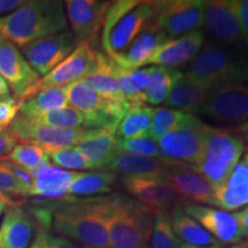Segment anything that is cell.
Instances as JSON below:
<instances>
[{
	"instance_id": "6da1fadb",
	"label": "cell",
	"mask_w": 248,
	"mask_h": 248,
	"mask_svg": "<svg viewBox=\"0 0 248 248\" xmlns=\"http://www.w3.org/2000/svg\"><path fill=\"white\" fill-rule=\"evenodd\" d=\"M115 195L67 198L47 204L51 210L52 233L88 248H109L108 226Z\"/></svg>"
},
{
	"instance_id": "7a4b0ae2",
	"label": "cell",
	"mask_w": 248,
	"mask_h": 248,
	"mask_svg": "<svg viewBox=\"0 0 248 248\" xmlns=\"http://www.w3.org/2000/svg\"><path fill=\"white\" fill-rule=\"evenodd\" d=\"M68 30L63 1L28 0L0 17V39L18 47Z\"/></svg>"
},
{
	"instance_id": "3957f363",
	"label": "cell",
	"mask_w": 248,
	"mask_h": 248,
	"mask_svg": "<svg viewBox=\"0 0 248 248\" xmlns=\"http://www.w3.org/2000/svg\"><path fill=\"white\" fill-rule=\"evenodd\" d=\"M209 88L231 83H248V58L228 45L207 43L186 73Z\"/></svg>"
},
{
	"instance_id": "277c9868",
	"label": "cell",
	"mask_w": 248,
	"mask_h": 248,
	"mask_svg": "<svg viewBox=\"0 0 248 248\" xmlns=\"http://www.w3.org/2000/svg\"><path fill=\"white\" fill-rule=\"evenodd\" d=\"M243 154L244 142L237 133L225 128L206 125L202 152L193 169L216 188L225 182Z\"/></svg>"
},
{
	"instance_id": "5b68a950",
	"label": "cell",
	"mask_w": 248,
	"mask_h": 248,
	"mask_svg": "<svg viewBox=\"0 0 248 248\" xmlns=\"http://www.w3.org/2000/svg\"><path fill=\"white\" fill-rule=\"evenodd\" d=\"M154 214L133 198L115 195L108 226L109 248H148Z\"/></svg>"
},
{
	"instance_id": "8992f818",
	"label": "cell",
	"mask_w": 248,
	"mask_h": 248,
	"mask_svg": "<svg viewBox=\"0 0 248 248\" xmlns=\"http://www.w3.org/2000/svg\"><path fill=\"white\" fill-rule=\"evenodd\" d=\"M68 105L84 116V129H111L117 126L128 111V102H116L101 98L85 80H77L67 85Z\"/></svg>"
},
{
	"instance_id": "52a82bcc",
	"label": "cell",
	"mask_w": 248,
	"mask_h": 248,
	"mask_svg": "<svg viewBox=\"0 0 248 248\" xmlns=\"http://www.w3.org/2000/svg\"><path fill=\"white\" fill-rule=\"evenodd\" d=\"M199 114L219 124L240 125L246 122L248 83H231L214 88Z\"/></svg>"
},
{
	"instance_id": "ba28073f",
	"label": "cell",
	"mask_w": 248,
	"mask_h": 248,
	"mask_svg": "<svg viewBox=\"0 0 248 248\" xmlns=\"http://www.w3.org/2000/svg\"><path fill=\"white\" fill-rule=\"evenodd\" d=\"M17 140L42 147L46 153L75 147L86 137L88 129H62L44 125L18 114L8 128Z\"/></svg>"
},
{
	"instance_id": "9c48e42d",
	"label": "cell",
	"mask_w": 248,
	"mask_h": 248,
	"mask_svg": "<svg viewBox=\"0 0 248 248\" xmlns=\"http://www.w3.org/2000/svg\"><path fill=\"white\" fill-rule=\"evenodd\" d=\"M97 53L94 48L86 43H78L73 53L61 62L51 73L40 78L18 102L26 101L35 97L37 93L51 88H66L67 85L83 80L93 70L97 62Z\"/></svg>"
},
{
	"instance_id": "30bf717a",
	"label": "cell",
	"mask_w": 248,
	"mask_h": 248,
	"mask_svg": "<svg viewBox=\"0 0 248 248\" xmlns=\"http://www.w3.org/2000/svg\"><path fill=\"white\" fill-rule=\"evenodd\" d=\"M155 7L154 24L169 38L183 36L199 30L203 24V0H163L153 1Z\"/></svg>"
},
{
	"instance_id": "8fae6325",
	"label": "cell",
	"mask_w": 248,
	"mask_h": 248,
	"mask_svg": "<svg viewBox=\"0 0 248 248\" xmlns=\"http://www.w3.org/2000/svg\"><path fill=\"white\" fill-rule=\"evenodd\" d=\"M202 121L185 128L176 130L157 140L162 162L167 166H183L193 168L202 152L203 130Z\"/></svg>"
},
{
	"instance_id": "7c38bea8",
	"label": "cell",
	"mask_w": 248,
	"mask_h": 248,
	"mask_svg": "<svg viewBox=\"0 0 248 248\" xmlns=\"http://www.w3.org/2000/svg\"><path fill=\"white\" fill-rule=\"evenodd\" d=\"M67 21L78 43L93 48L101 35L105 15L111 1L102 0H68L64 1Z\"/></svg>"
},
{
	"instance_id": "4fadbf2b",
	"label": "cell",
	"mask_w": 248,
	"mask_h": 248,
	"mask_svg": "<svg viewBox=\"0 0 248 248\" xmlns=\"http://www.w3.org/2000/svg\"><path fill=\"white\" fill-rule=\"evenodd\" d=\"M78 45L69 30L46 37L22 47V54L39 76H46L66 60Z\"/></svg>"
},
{
	"instance_id": "5bb4252c",
	"label": "cell",
	"mask_w": 248,
	"mask_h": 248,
	"mask_svg": "<svg viewBox=\"0 0 248 248\" xmlns=\"http://www.w3.org/2000/svg\"><path fill=\"white\" fill-rule=\"evenodd\" d=\"M153 1H140L131 11L124 14L111 28L109 33L101 39L104 53L113 58L121 53L142 30L154 22Z\"/></svg>"
},
{
	"instance_id": "9a60e30c",
	"label": "cell",
	"mask_w": 248,
	"mask_h": 248,
	"mask_svg": "<svg viewBox=\"0 0 248 248\" xmlns=\"http://www.w3.org/2000/svg\"><path fill=\"white\" fill-rule=\"evenodd\" d=\"M202 26L218 44L233 46L245 39L238 20L235 0L206 1Z\"/></svg>"
},
{
	"instance_id": "2e32d148",
	"label": "cell",
	"mask_w": 248,
	"mask_h": 248,
	"mask_svg": "<svg viewBox=\"0 0 248 248\" xmlns=\"http://www.w3.org/2000/svg\"><path fill=\"white\" fill-rule=\"evenodd\" d=\"M0 76L18 100L40 79L17 46L0 39Z\"/></svg>"
},
{
	"instance_id": "e0dca14e",
	"label": "cell",
	"mask_w": 248,
	"mask_h": 248,
	"mask_svg": "<svg viewBox=\"0 0 248 248\" xmlns=\"http://www.w3.org/2000/svg\"><path fill=\"white\" fill-rule=\"evenodd\" d=\"M181 207L185 214L199 223L219 244L235 245L243 239L234 214L198 203H183Z\"/></svg>"
},
{
	"instance_id": "ac0fdd59",
	"label": "cell",
	"mask_w": 248,
	"mask_h": 248,
	"mask_svg": "<svg viewBox=\"0 0 248 248\" xmlns=\"http://www.w3.org/2000/svg\"><path fill=\"white\" fill-rule=\"evenodd\" d=\"M120 179L133 199L147 207L153 214L168 210L178 200L164 177H120Z\"/></svg>"
},
{
	"instance_id": "d6986e66",
	"label": "cell",
	"mask_w": 248,
	"mask_h": 248,
	"mask_svg": "<svg viewBox=\"0 0 248 248\" xmlns=\"http://www.w3.org/2000/svg\"><path fill=\"white\" fill-rule=\"evenodd\" d=\"M164 179L171 186L177 199L184 201V203L212 206L214 188L193 168L168 166Z\"/></svg>"
},
{
	"instance_id": "ffe728a7",
	"label": "cell",
	"mask_w": 248,
	"mask_h": 248,
	"mask_svg": "<svg viewBox=\"0 0 248 248\" xmlns=\"http://www.w3.org/2000/svg\"><path fill=\"white\" fill-rule=\"evenodd\" d=\"M204 44V33L195 30L185 35L169 38L160 46L151 59L150 64L161 67L176 68L192 62L200 53Z\"/></svg>"
},
{
	"instance_id": "44dd1931",
	"label": "cell",
	"mask_w": 248,
	"mask_h": 248,
	"mask_svg": "<svg viewBox=\"0 0 248 248\" xmlns=\"http://www.w3.org/2000/svg\"><path fill=\"white\" fill-rule=\"evenodd\" d=\"M169 37L156 24L152 23L119 54L114 55L113 60L117 66L125 69H139L150 64L151 59L156 53L161 45Z\"/></svg>"
},
{
	"instance_id": "7402d4cb",
	"label": "cell",
	"mask_w": 248,
	"mask_h": 248,
	"mask_svg": "<svg viewBox=\"0 0 248 248\" xmlns=\"http://www.w3.org/2000/svg\"><path fill=\"white\" fill-rule=\"evenodd\" d=\"M79 171H71L48 163L33 173L30 197L46 200H63L69 198L71 183Z\"/></svg>"
},
{
	"instance_id": "603a6c76",
	"label": "cell",
	"mask_w": 248,
	"mask_h": 248,
	"mask_svg": "<svg viewBox=\"0 0 248 248\" xmlns=\"http://www.w3.org/2000/svg\"><path fill=\"white\" fill-rule=\"evenodd\" d=\"M75 147L95 170H107L111 161L120 153L116 131L106 128L89 130L86 137Z\"/></svg>"
},
{
	"instance_id": "cb8c5ba5",
	"label": "cell",
	"mask_w": 248,
	"mask_h": 248,
	"mask_svg": "<svg viewBox=\"0 0 248 248\" xmlns=\"http://www.w3.org/2000/svg\"><path fill=\"white\" fill-rule=\"evenodd\" d=\"M212 206L224 212L248 206V167L239 161L221 186L214 188Z\"/></svg>"
},
{
	"instance_id": "d4e9b609",
	"label": "cell",
	"mask_w": 248,
	"mask_h": 248,
	"mask_svg": "<svg viewBox=\"0 0 248 248\" xmlns=\"http://www.w3.org/2000/svg\"><path fill=\"white\" fill-rule=\"evenodd\" d=\"M35 223L21 206H8L0 224V248H28Z\"/></svg>"
},
{
	"instance_id": "484cf974",
	"label": "cell",
	"mask_w": 248,
	"mask_h": 248,
	"mask_svg": "<svg viewBox=\"0 0 248 248\" xmlns=\"http://www.w3.org/2000/svg\"><path fill=\"white\" fill-rule=\"evenodd\" d=\"M212 90L209 86L192 79L184 73L170 91L164 101V106L195 115L200 113Z\"/></svg>"
},
{
	"instance_id": "4316f807",
	"label": "cell",
	"mask_w": 248,
	"mask_h": 248,
	"mask_svg": "<svg viewBox=\"0 0 248 248\" xmlns=\"http://www.w3.org/2000/svg\"><path fill=\"white\" fill-rule=\"evenodd\" d=\"M33 173L8 162H0V199L8 206H20V200L30 198Z\"/></svg>"
},
{
	"instance_id": "83f0119b",
	"label": "cell",
	"mask_w": 248,
	"mask_h": 248,
	"mask_svg": "<svg viewBox=\"0 0 248 248\" xmlns=\"http://www.w3.org/2000/svg\"><path fill=\"white\" fill-rule=\"evenodd\" d=\"M83 80H85L101 98L106 99V100L128 102L123 97L119 83H117L115 62L102 52H98L94 68Z\"/></svg>"
},
{
	"instance_id": "f1b7e54d",
	"label": "cell",
	"mask_w": 248,
	"mask_h": 248,
	"mask_svg": "<svg viewBox=\"0 0 248 248\" xmlns=\"http://www.w3.org/2000/svg\"><path fill=\"white\" fill-rule=\"evenodd\" d=\"M167 169L168 166L159 160L130 153H119L107 168L121 177L141 178L164 177Z\"/></svg>"
},
{
	"instance_id": "f546056e",
	"label": "cell",
	"mask_w": 248,
	"mask_h": 248,
	"mask_svg": "<svg viewBox=\"0 0 248 248\" xmlns=\"http://www.w3.org/2000/svg\"><path fill=\"white\" fill-rule=\"evenodd\" d=\"M171 225L176 235L185 245L195 247H213L219 245L197 221L184 213L181 206H176L170 214Z\"/></svg>"
},
{
	"instance_id": "4dcf8cb0",
	"label": "cell",
	"mask_w": 248,
	"mask_h": 248,
	"mask_svg": "<svg viewBox=\"0 0 248 248\" xmlns=\"http://www.w3.org/2000/svg\"><path fill=\"white\" fill-rule=\"evenodd\" d=\"M153 108L148 105H132L116 130V139L123 142L148 136L151 130Z\"/></svg>"
},
{
	"instance_id": "1f68e13d",
	"label": "cell",
	"mask_w": 248,
	"mask_h": 248,
	"mask_svg": "<svg viewBox=\"0 0 248 248\" xmlns=\"http://www.w3.org/2000/svg\"><path fill=\"white\" fill-rule=\"evenodd\" d=\"M115 62V61H114ZM152 67L139 69H125L115 63V75L123 97L132 105H146L144 92L146 90L148 78L152 73Z\"/></svg>"
},
{
	"instance_id": "d6a6232c",
	"label": "cell",
	"mask_w": 248,
	"mask_h": 248,
	"mask_svg": "<svg viewBox=\"0 0 248 248\" xmlns=\"http://www.w3.org/2000/svg\"><path fill=\"white\" fill-rule=\"evenodd\" d=\"M183 75L184 73L176 68L153 66L146 90L144 92L146 105L156 106L166 101L171 89Z\"/></svg>"
},
{
	"instance_id": "836d02e7",
	"label": "cell",
	"mask_w": 248,
	"mask_h": 248,
	"mask_svg": "<svg viewBox=\"0 0 248 248\" xmlns=\"http://www.w3.org/2000/svg\"><path fill=\"white\" fill-rule=\"evenodd\" d=\"M67 105L68 100L64 88H51L43 90L35 97L20 102V114L27 119L35 120Z\"/></svg>"
},
{
	"instance_id": "e575fe53",
	"label": "cell",
	"mask_w": 248,
	"mask_h": 248,
	"mask_svg": "<svg viewBox=\"0 0 248 248\" xmlns=\"http://www.w3.org/2000/svg\"><path fill=\"white\" fill-rule=\"evenodd\" d=\"M119 176L108 170L98 171H79L71 183L69 195L75 197H91L97 194H106L113 190L114 183Z\"/></svg>"
},
{
	"instance_id": "d590c367",
	"label": "cell",
	"mask_w": 248,
	"mask_h": 248,
	"mask_svg": "<svg viewBox=\"0 0 248 248\" xmlns=\"http://www.w3.org/2000/svg\"><path fill=\"white\" fill-rule=\"evenodd\" d=\"M199 121L200 120L195 115L184 113V111L167 107L153 108V116H152L151 130L148 136L157 141L167 133L192 125Z\"/></svg>"
},
{
	"instance_id": "8d00e7d4",
	"label": "cell",
	"mask_w": 248,
	"mask_h": 248,
	"mask_svg": "<svg viewBox=\"0 0 248 248\" xmlns=\"http://www.w3.org/2000/svg\"><path fill=\"white\" fill-rule=\"evenodd\" d=\"M2 160L8 161L30 173H35L39 168L51 163L48 154L42 147L27 142L16 145Z\"/></svg>"
},
{
	"instance_id": "74e56055",
	"label": "cell",
	"mask_w": 248,
	"mask_h": 248,
	"mask_svg": "<svg viewBox=\"0 0 248 248\" xmlns=\"http://www.w3.org/2000/svg\"><path fill=\"white\" fill-rule=\"evenodd\" d=\"M150 245L151 248H179L181 246V240L172 229L168 210L154 214Z\"/></svg>"
},
{
	"instance_id": "f35d334b",
	"label": "cell",
	"mask_w": 248,
	"mask_h": 248,
	"mask_svg": "<svg viewBox=\"0 0 248 248\" xmlns=\"http://www.w3.org/2000/svg\"><path fill=\"white\" fill-rule=\"evenodd\" d=\"M32 121L44 124V125L54 126V128L84 129V116L70 105H67V106L60 108V109L49 111L45 115Z\"/></svg>"
},
{
	"instance_id": "ab89813d",
	"label": "cell",
	"mask_w": 248,
	"mask_h": 248,
	"mask_svg": "<svg viewBox=\"0 0 248 248\" xmlns=\"http://www.w3.org/2000/svg\"><path fill=\"white\" fill-rule=\"evenodd\" d=\"M51 162L60 168L76 171V170L93 169L89 160L76 147H67L48 152Z\"/></svg>"
},
{
	"instance_id": "60d3db41",
	"label": "cell",
	"mask_w": 248,
	"mask_h": 248,
	"mask_svg": "<svg viewBox=\"0 0 248 248\" xmlns=\"http://www.w3.org/2000/svg\"><path fill=\"white\" fill-rule=\"evenodd\" d=\"M119 150L120 153L140 155V156L159 160L162 162V154H161L159 144L150 136L119 142Z\"/></svg>"
},
{
	"instance_id": "b9f144b4",
	"label": "cell",
	"mask_w": 248,
	"mask_h": 248,
	"mask_svg": "<svg viewBox=\"0 0 248 248\" xmlns=\"http://www.w3.org/2000/svg\"><path fill=\"white\" fill-rule=\"evenodd\" d=\"M20 114V102L9 97L0 100V130H7Z\"/></svg>"
},
{
	"instance_id": "7bdbcfd3",
	"label": "cell",
	"mask_w": 248,
	"mask_h": 248,
	"mask_svg": "<svg viewBox=\"0 0 248 248\" xmlns=\"http://www.w3.org/2000/svg\"><path fill=\"white\" fill-rule=\"evenodd\" d=\"M37 234L42 239L44 248H88L75 243V241L60 237V235L53 234L46 230H42V229H39L37 231Z\"/></svg>"
},
{
	"instance_id": "ee69618b",
	"label": "cell",
	"mask_w": 248,
	"mask_h": 248,
	"mask_svg": "<svg viewBox=\"0 0 248 248\" xmlns=\"http://www.w3.org/2000/svg\"><path fill=\"white\" fill-rule=\"evenodd\" d=\"M17 139L9 130H0V159H5L17 145Z\"/></svg>"
},
{
	"instance_id": "f6af8a7d",
	"label": "cell",
	"mask_w": 248,
	"mask_h": 248,
	"mask_svg": "<svg viewBox=\"0 0 248 248\" xmlns=\"http://www.w3.org/2000/svg\"><path fill=\"white\" fill-rule=\"evenodd\" d=\"M238 20L241 33L245 39H248V0H235Z\"/></svg>"
},
{
	"instance_id": "bcb514c9",
	"label": "cell",
	"mask_w": 248,
	"mask_h": 248,
	"mask_svg": "<svg viewBox=\"0 0 248 248\" xmlns=\"http://www.w3.org/2000/svg\"><path fill=\"white\" fill-rule=\"evenodd\" d=\"M235 218H237L238 223H239L241 233L243 237L248 238V206L245 207L243 210L234 214Z\"/></svg>"
},
{
	"instance_id": "7dc6e473",
	"label": "cell",
	"mask_w": 248,
	"mask_h": 248,
	"mask_svg": "<svg viewBox=\"0 0 248 248\" xmlns=\"http://www.w3.org/2000/svg\"><path fill=\"white\" fill-rule=\"evenodd\" d=\"M22 4V0H0V17L11 13L12 11L20 7Z\"/></svg>"
},
{
	"instance_id": "c3c4849f",
	"label": "cell",
	"mask_w": 248,
	"mask_h": 248,
	"mask_svg": "<svg viewBox=\"0 0 248 248\" xmlns=\"http://www.w3.org/2000/svg\"><path fill=\"white\" fill-rule=\"evenodd\" d=\"M235 132H237V135L239 136L243 142H245L248 146V120L243 124H240V125L235 129Z\"/></svg>"
},
{
	"instance_id": "681fc988",
	"label": "cell",
	"mask_w": 248,
	"mask_h": 248,
	"mask_svg": "<svg viewBox=\"0 0 248 248\" xmlns=\"http://www.w3.org/2000/svg\"><path fill=\"white\" fill-rule=\"evenodd\" d=\"M9 97H11V93H9V88L7 83H6L5 79L0 76V100L7 99Z\"/></svg>"
},
{
	"instance_id": "f907efd6",
	"label": "cell",
	"mask_w": 248,
	"mask_h": 248,
	"mask_svg": "<svg viewBox=\"0 0 248 248\" xmlns=\"http://www.w3.org/2000/svg\"><path fill=\"white\" fill-rule=\"evenodd\" d=\"M28 248H44V246H43V243H42V239H40V237L38 234L36 233L35 240L32 241V244H31Z\"/></svg>"
},
{
	"instance_id": "816d5d0a",
	"label": "cell",
	"mask_w": 248,
	"mask_h": 248,
	"mask_svg": "<svg viewBox=\"0 0 248 248\" xmlns=\"http://www.w3.org/2000/svg\"><path fill=\"white\" fill-rule=\"evenodd\" d=\"M6 207H7V204H6L5 201L2 199H0V216H1V214L4 213Z\"/></svg>"
},
{
	"instance_id": "f5cc1de1",
	"label": "cell",
	"mask_w": 248,
	"mask_h": 248,
	"mask_svg": "<svg viewBox=\"0 0 248 248\" xmlns=\"http://www.w3.org/2000/svg\"><path fill=\"white\" fill-rule=\"evenodd\" d=\"M213 247H195V246H190V245H185V244L179 246V248H213Z\"/></svg>"
},
{
	"instance_id": "db71d44e",
	"label": "cell",
	"mask_w": 248,
	"mask_h": 248,
	"mask_svg": "<svg viewBox=\"0 0 248 248\" xmlns=\"http://www.w3.org/2000/svg\"><path fill=\"white\" fill-rule=\"evenodd\" d=\"M244 162L247 164V167H248V151L246 152V153H245V155H244Z\"/></svg>"
},
{
	"instance_id": "11a10c76",
	"label": "cell",
	"mask_w": 248,
	"mask_h": 248,
	"mask_svg": "<svg viewBox=\"0 0 248 248\" xmlns=\"http://www.w3.org/2000/svg\"><path fill=\"white\" fill-rule=\"evenodd\" d=\"M213 248H223V247L221 246V245H217V246H214Z\"/></svg>"
},
{
	"instance_id": "9f6ffc18",
	"label": "cell",
	"mask_w": 248,
	"mask_h": 248,
	"mask_svg": "<svg viewBox=\"0 0 248 248\" xmlns=\"http://www.w3.org/2000/svg\"><path fill=\"white\" fill-rule=\"evenodd\" d=\"M245 248H248V243H245Z\"/></svg>"
},
{
	"instance_id": "6f0895ef",
	"label": "cell",
	"mask_w": 248,
	"mask_h": 248,
	"mask_svg": "<svg viewBox=\"0 0 248 248\" xmlns=\"http://www.w3.org/2000/svg\"><path fill=\"white\" fill-rule=\"evenodd\" d=\"M246 42H247V44H248V39H247V40H246Z\"/></svg>"
}]
</instances>
